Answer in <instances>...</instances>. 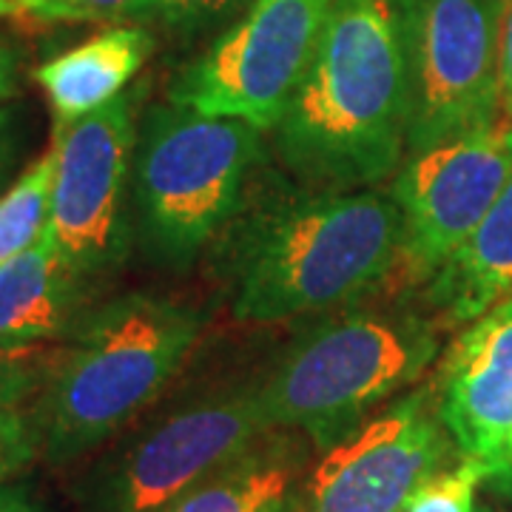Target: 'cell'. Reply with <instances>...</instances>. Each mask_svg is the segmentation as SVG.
Masks as SVG:
<instances>
[{"label": "cell", "mask_w": 512, "mask_h": 512, "mask_svg": "<svg viewBox=\"0 0 512 512\" xmlns=\"http://www.w3.org/2000/svg\"><path fill=\"white\" fill-rule=\"evenodd\" d=\"M57 177V143L46 148L35 163L23 168L12 188L0 197V268L29 251L43 237L52 217Z\"/></svg>", "instance_id": "e0dca14e"}, {"label": "cell", "mask_w": 512, "mask_h": 512, "mask_svg": "<svg viewBox=\"0 0 512 512\" xmlns=\"http://www.w3.org/2000/svg\"><path fill=\"white\" fill-rule=\"evenodd\" d=\"M40 461V439L29 407L0 410V484L23 478Z\"/></svg>", "instance_id": "7402d4cb"}, {"label": "cell", "mask_w": 512, "mask_h": 512, "mask_svg": "<svg viewBox=\"0 0 512 512\" xmlns=\"http://www.w3.org/2000/svg\"><path fill=\"white\" fill-rule=\"evenodd\" d=\"M154 49L157 40L148 26L126 23L111 26L37 66L35 80L52 106L55 128L72 126L94 111L106 109L111 100L126 92Z\"/></svg>", "instance_id": "9a60e30c"}, {"label": "cell", "mask_w": 512, "mask_h": 512, "mask_svg": "<svg viewBox=\"0 0 512 512\" xmlns=\"http://www.w3.org/2000/svg\"><path fill=\"white\" fill-rule=\"evenodd\" d=\"M490 478V470L478 458H461L458 464L441 470L421 487L407 512H473L476 490Z\"/></svg>", "instance_id": "ffe728a7"}, {"label": "cell", "mask_w": 512, "mask_h": 512, "mask_svg": "<svg viewBox=\"0 0 512 512\" xmlns=\"http://www.w3.org/2000/svg\"><path fill=\"white\" fill-rule=\"evenodd\" d=\"M333 0H254L183 63L168 100L271 131L305 72Z\"/></svg>", "instance_id": "52a82bcc"}, {"label": "cell", "mask_w": 512, "mask_h": 512, "mask_svg": "<svg viewBox=\"0 0 512 512\" xmlns=\"http://www.w3.org/2000/svg\"><path fill=\"white\" fill-rule=\"evenodd\" d=\"M251 3L254 0H137L126 20L160 29L180 40H191L220 26L225 29Z\"/></svg>", "instance_id": "ac0fdd59"}, {"label": "cell", "mask_w": 512, "mask_h": 512, "mask_svg": "<svg viewBox=\"0 0 512 512\" xmlns=\"http://www.w3.org/2000/svg\"><path fill=\"white\" fill-rule=\"evenodd\" d=\"M15 15V0H0V18H12Z\"/></svg>", "instance_id": "83f0119b"}, {"label": "cell", "mask_w": 512, "mask_h": 512, "mask_svg": "<svg viewBox=\"0 0 512 512\" xmlns=\"http://www.w3.org/2000/svg\"><path fill=\"white\" fill-rule=\"evenodd\" d=\"M510 478L512 476V436L507 439V444H504V450H501V456H498V461H495L493 473H490V478Z\"/></svg>", "instance_id": "4316f807"}, {"label": "cell", "mask_w": 512, "mask_h": 512, "mask_svg": "<svg viewBox=\"0 0 512 512\" xmlns=\"http://www.w3.org/2000/svg\"><path fill=\"white\" fill-rule=\"evenodd\" d=\"M313 456L305 433L268 427L163 512H296Z\"/></svg>", "instance_id": "4fadbf2b"}, {"label": "cell", "mask_w": 512, "mask_h": 512, "mask_svg": "<svg viewBox=\"0 0 512 512\" xmlns=\"http://www.w3.org/2000/svg\"><path fill=\"white\" fill-rule=\"evenodd\" d=\"M20 55L18 49L0 35V103L12 100L18 94V80H20Z\"/></svg>", "instance_id": "484cf974"}, {"label": "cell", "mask_w": 512, "mask_h": 512, "mask_svg": "<svg viewBox=\"0 0 512 512\" xmlns=\"http://www.w3.org/2000/svg\"><path fill=\"white\" fill-rule=\"evenodd\" d=\"M399 256L402 211L393 194L299 185L239 228L228 262L231 311L248 325L339 311L376 291Z\"/></svg>", "instance_id": "7a4b0ae2"}, {"label": "cell", "mask_w": 512, "mask_h": 512, "mask_svg": "<svg viewBox=\"0 0 512 512\" xmlns=\"http://www.w3.org/2000/svg\"><path fill=\"white\" fill-rule=\"evenodd\" d=\"M433 387L461 458H478L493 473L512 436V299L461 330Z\"/></svg>", "instance_id": "7c38bea8"}, {"label": "cell", "mask_w": 512, "mask_h": 512, "mask_svg": "<svg viewBox=\"0 0 512 512\" xmlns=\"http://www.w3.org/2000/svg\"><path fill=\"white\" fill-rule=\"evenodd\" d=\"M140 83L72 126L55 128L57 177L46 234L89 285L123 265L134 245L131 168L140 134Z\"/></svg>", "instance_id": "ba28073f"}, {"label": "cell", "mask_w": 512, "mask_h": 512, "mask_svg": "<svg viewBox=\"0 0 512 512\" xmlns=\"http://www.w3.org/2000/svg\"><path fill=\"white\" fill-rule=\"evenodd\" d=\"M0 512H55L32 481L15 478L0 484Z\"/></svg>", "instance_id": "603a6c76"}, {"label": "cell", "mask_w": 512, "mask_h": 512, "mask_svg": "<svg viewBox=\"0 0 512 512\" xmlns=\"http://www.w3.org/2000/svg\"><path fill=\"white\" fill-rule=\"evenodd\" d=\"M504 9L507 0H416L407 154L501 123Z\"/></svg>", "instance_id": "9c48e42d"}, {"label": "cell", "mask_w": 512, "mask_h": 512, "mask_svg": "<svg viewBox=\"0 0 512 512\" xmlns=\"http://www.w3.org/2000/svg\"><path fill=\"white\" fill-rule=\"evenodd\" d=\"M137 0H15L12 18L55 26V23H97L126 20Z\"/></svg>", "instance_id": "44dd1931"}, {"label": "cell", "mask_w": 512, "mask_h": 512, "mask_svg": "<svg viewBox=\"0 0 512 512\" xmlns=\"http://www.w3.org/2000/svg\"><path fill=\"white\" fill-rule=\"evenodd\" d=\"M18 157V123H15V111L0 109V191L9 180V171ZM3 197V194H0Z\"/></svg>", "instance_id": "d4e9b609"}, {"label": "cell", "mask_w": 512, "mask_h": 512, "mask_svg": "<svg viewBox=\"0 0 512 512\" xmlns=\"http://www.w3.org/2000/svg\"><path fill=\"white\" fill-rule=\"evenodd\" d=\"M498 83H501V114L512 123V0H507L501 23V57H498Z\"/></svg>", "instance_id": "cb8c5ba5"}, {"label": "cell", "mask_w": 512, "mask_h": 512, "mask_svg": "<svg viewBox=\"0 0 512 512\" xmlns=\"http://www.w3.org/2000/svg\"><path fill=\"white\" fill-rule=\"evenodd\" d=\"M512 177V123H495L450 143L407 154L393 180L402 211L407 279L430 276L470 239Z\"/></svg>", "instance_id": "8fae6325"}, {"label": "cell", "mask_w": 512, "mask_h": 512, "mask_svg": "<svg viewBox=\"0 0 512 512\" xmlns=\"http://www.w3.org/2000/svg\"><path fill=\"white\" fill-rule=\"evenodd\" d=\"M453 447L436 387L424 384L322 450L296 512H407L421 487L444 470Z\"/></svg>", "instance_id": "30bf717a"}, {"label": "cell", "mask_w": 512, "mask_h": 512, "mask_svg": "<svg viewBox=\"0 0 512 512\" xmlns=\"http://www.w3.org/2000/svg\"><path fill=\"white\" fill-rule=\"evenodd\" d=\"M416 0H333L271 148L311 191H362L399 171L413 103Z\"/></svg>", "instance_id": "6da1fadb"}, {"label": "cell", "mask_w": 512, "mask_h": 512, "mask_svg": "<svg viewBox=\"0 0 512 512\" xmlns=\"http://www.w3.org/2000/svg\"><path fill=\"white\" fill-rule=\"evenodd\" d=\"M205 313L163 293H123L89 308L29 404L40 461L63 470L103 450L163 402Z\"/></svg>", "instance_id": "3957f363"}, {"label": "cell", "mask_w": 512, "mask_h": 512, "mask_svg": "<svg viewBox=\"0 0 512 512\" xmlns=\"http://www.w3.org/2000/svg\"><path fill=\"white\" fill-rule=\"evenodd\" d=\"M92 285L43 231L29 251L0 268V336L15 342H66L89 313Z\"/></svg>", "instance_id": "5bb4252c"}, {"label": "cell", "mask_w": 512, "mask_h": 512, "mask_svg": "<svg viewBox=\"0 0 512 512\" xmlns=\"http://www.w3.org/2000/svg\"><path fill=\"white\" fill-rule=\"evenodd\" d=\"M259 382L262 370L163 399L80 476V512H163L268 430Z\"/></svg>", "instance_id": "8992f818"}, {"label": "cell", "mask_w": 512, "mask_h": 512, "mask_svg": "<svg viewBox=\"0 0 512 512\" xmlns=\"http://www.w3.org/2000/svg\"><path fill=\"white\" fill-rule=\"evenodd\" d=\"M57 356L60 342H15L0 336V410L35 402Z\"/></svg>", "instance_id": "d6986e66"}, {"label": "cell", "mask_w": 512, "mask_h": 512, "mask_svg": "<svg viewBox=\"0 0 512 512\" xmlns=\"http://www.w3.org/2000/svg\"><path fill=\"white\" fill-rule=\"evenodd\" d=\"M439 348V330L421 313H322L262 367L265 421L305 433L322 453L407 393L436 362Z\"/></svg>", "instance_id": "277c9868"}, {"label": "cell", "mask_w": 512, "mask_h": 512, "mask_svg": "<svg viewBox=\"0 0 512 512\" xmlns=\"http://www.w3.org/2000/svg\"><path fill=\"white\" fill-rule=\"evenodd\" d=\"M265 131L171 100L148 106L131 168V231L157 268L188 271L237 220Z\"/></svg>", "instance_id": "5b68a950"}, {"label": "cell", "mask_w": 512, "mask_h": 512, "mask_svg": "<svg viewBox=\"0 0 512 512\" xmlns=\"http://www.w3.org/2000/svg\"><path fill=\"white\" fill-rule=\"evenodd\" d=\"M473 512H490V510H487V507H478V510H473Z\"/></svg>", "instance_id": "f1b7e54d"}, {"label": "cell", "mask_w": 512, "mask_h": 512, "mask_svg": "<svg viewBox=\"0 0 512 512\" xmlns=\"http://www.w3.org/2000/svg\"><path fill=\"white\" fill-rule=\"evenodd\" d=\"M444 325H470L512 299V177L470 239L427 282Z\"/></svg>", "instance_id": "2e32d148"}]
</instances>
